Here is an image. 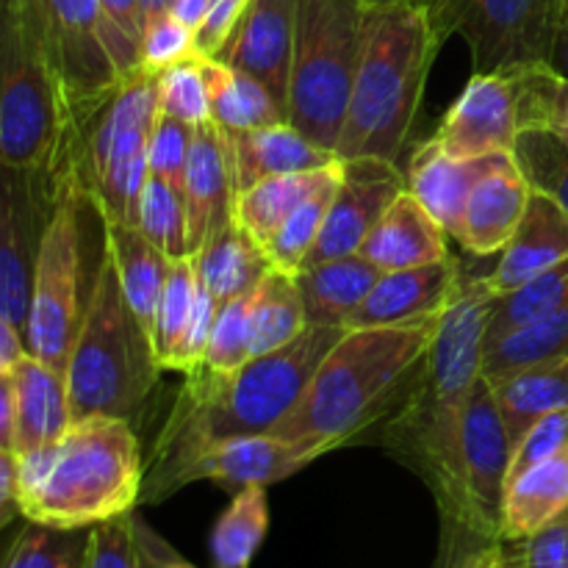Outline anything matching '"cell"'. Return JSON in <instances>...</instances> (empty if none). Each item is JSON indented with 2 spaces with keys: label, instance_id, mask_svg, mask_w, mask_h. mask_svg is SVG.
<instances>
[{
  "label": "cell",
  "instance_id": "cell-59",
  "mask_svg": "<svg viewBox=\"0 0 568 568\" xmlns=\"http://www.w3.org/2000/svg\"><path fill=\"white\" fill-rule=\"evenodd\" d=\"M547 3H549V11H552L555 20H558V14H560V9L566 6V0H547Z\"/></svg>",
  "mask_w": 568,
  "mask_h": 568
},
{
  "label": "cell",
  "instance_id": "cell-56",
  "mask_svg": "<svg viewBox=\"0 0 568 568\" xmlns=\"http://www.w3.org/2000/svg\"><path fill=\"white\" fill-rule=\"evenodd\" d=\"M170 14H175L183 26H189L194 33H197V28L203 26L205 14H209V0H172Z\"/></svg>",
  "mask_w": 568,
  "mask_h": 568
},
{
  "label": "cell",
  "instance_id": "cell-16",
  "mask_svg": "<svg viewBox=\"0 0 568 568\" xmlns=\"http://www.w3.org/2000/svg\"><path fill=\"white\" fill-rule=\"evenodd\" d=\"M233 155L227 133L216 122L194 125L189 150L186 175H183V205H186L189 255L197 253L225 222L233 220Z\"/></svg>",
  "mask_w": 568,
  "mask_h": 568
},
{
  "label": "cell",
  "instance_id": "cell-21",
  "mask_svg": "<svg viewBox=\"0 0 568 568\" xmlns=\"http://www.w3.org/2000/svg\"><path fill=\"white\" fill-rule=\"evenodd\" d=\"M499 155L503 153L486 155V159H453L430 136L410 155L408 172H405L408 192L430 211L433 220L447 231V236L458 242L466 200Z\"/></svg>",
  "mask_w": 568,
  "mask_h": 568
},
{
  "label": "cell",
  "instance_id": "cell-44",
  "mask_svg": "<svg viewBox=\"0 0 568 568\" xmlns=\"http://www.w3.org/2000/svg\"><path fill=\"white\" fill-rule=\"evenodd\" d=\"M194 125L175 120L170 114L155 116L148 142V172L159 181L170 183L183 194V175H186L189 150H192Z\"/></svg>",
  "mask_w": 568,
  "mask_h": 568
},
{
  "label": "cell",
  "instance_id": "cell-46",
  "mask_svg": "<svg viewBox=\"0 0 568 568\" xmlns=\"http://www.w3.org/2000/svg\"><path fill=\"white\" fill-rule=\"evenodd\" d=\"M566 447H568V410H560V414H549L544 416V419H538L536 425H532L530 430L516 442L514 455H510V466H508V483L516 480V477H519L521 471L530 469V466L564 453Z\"/></svg>",
  "mask_w": 568,
  "mask_h": 568
},
{
  "label": "cell",
  "instance_id": "cell-48",
  "mask_svg": "<svg viewBox=\"0 0 568 568\" xmlns=\"http://www.w3.org/2000/svg\"><path fill=\"white\" fill-rule=\"evenodd\" d=\"M516 568H568V516L519 544Z\"/></svg>",
  "mask_w": 568,
  "mask_h": 568
},
{
  "label": "cell",
  "instance_id": "cell-1",
  "mask_svg": "<svg viewBox=\"0 0 568 568\" xmlns=\"http://www.w3.org/2000/svg\"><path fill=\"white\" fill-rule=\"evenodd\" d=\"M344 333L347 327H305L286 347L255 355L242 369L197 366L186 375L144 471L142 503L172 497L183 469L214 444L270 433L297 405L316 366Z\"/></svg>",
  "mask_w": 568,
  "mask_h": 568
},
{
  "label": "cell",
  "instance_id": "cell-27",
  "mask_svg": "<svg viewBox=\"0 0 568 568\" xmlns=\"http://www.w3.org/2000/svg\"><path fill=\"white\" fill-rule=\"evenodd\" d=\"M200 283L214 294L220 305L255 292L272 261L266 250L247 233V227L233 216L220 227L197 253L192 255Z\"/></svg>",
  "mask_w": 568,
  "mask_h": 568
},
{
  "label": "cell",
  "instance_id": "cell-17",
  "mask_svg": "<svg viewBox=\"0 0 568 568\" xmlns=\"http://www.w3.org/2000/svg\"><path fill=\"white\" fill-rule=\"evenodd\" d=\"M460 277H464V272L453 255L436 261V264L381 272L364 303L349 316L347 331L408 325V322L442 314L455 288H458Z\"/></svg>",
  "mask_w": 568,
  "mask_h": 568
},
{
  "label": "cell",
  "instance_id": "cell-6",
  "mask_svg": "<svg viewBox=\"0 0 568 568\" xmlns=\"http://www.w3.org/2000/svg\"><path fill=\"white\" fill-rule=\"evenodd\" d=\"M75 125L31 17L0 6V161L61 181Z\"/></svg>",
  "mask_w": 568,
  "mask_h": 568
},
{
  "label": "cell",
  "instance_id": "cell-33",
  "mask_svg": "<svg viewBox=\"0 0 568 568\" xmlns=\"http://www.w3.org/2000/svg\"><path fill=\"white\" fill-rule=\"evenodd\" d=\"M270 532L266 486H244L233 494L211 530L209 552L214 568H250Z\"/></svg>",
  "mask_w": 568,
  "mask_h": 568
},
{
  "label": "cell",
  "instance_id": "cell-43",
  "mask_svg": "<svg viewBox=\"0 0 568 568\" xmlns=\"http://www.w3.org/2000/svg\"><path fill=\"white\" fill-rule=\"evenodd\" d=\"M100 9H103L105 48L125 81L142 72V0H100Z\"/></svg>",
  "mask_w": 568,
  "mask_h": 568
},
{
  "label": "cell",
  "instance_id": "cell-18",
  "mask_svg": "<svg viewBox=\"0 0 568 568\" xmlns=\"http://www.w3.org/2000/svg\"><path fill=\"white\" fill-rule=\"evenodd\" d=\"M308 464H314V460L303 449L283 442V438L270 436V433L227 438V442H220L200 453L183 469L178 491L200 480L220 483L233 491L244 486H272V483L297 475Z\"/></svg>",
  "mask_w": 568,
  "mask_h": 568
},
{
  "label": "cell",
  "instance_id": "cell-60",
  "mask_svg": "<svg viewBox=\"0 0 568 568\" xmlns=\"http://www.w3.org/2000/svg\"><path fill=\"white\" fill-rule=\"evenodd\" d=\"M364 6H386V3H403V0H361Z\"/></svg>",
  "mask_w": 568,
  "mask_h": 568
},
{
  "label": "cell",
  "instance_id": "cell-41",
  "mask_svg": "<svg viewBox=\"0 0 568 568\" xmlns=\"http://www.w3.org/2000/svg\"><path fill=\"white\" fill-rule=\"evenodd\" d=\"M250 297L231 300L216 311L214 327H211L209 349H205L203 366L211 372H236L247 361H253V322H250Z\"/></svg>",
  "mask_w": 568,
  "mask_h": 568
},
{
  "label": "cell",
  "instance_id": "cell-7",
  "mask_svg": "<svg viewBox=\"0 0 568 568\" xmlns=\"http://www.w3.org/2000/svg\"><path fill=\"white\" fill-rule=\"evenodd\" d=\"M364 9L361 0H297L286 122L333 153L358 70Z\"/></svg>",
  "mask_w": 568,
  "mask_h": 568
},
{
  "label": "cell",
  "instance_id": "cell-49",
  "mask_svg": "<svg viewBox=\"0 0 568 568\" xmlns=\"http://www.w3.org/2000/svg\"><path fill=\"white\" fill-rule=\"evenodd\" d=\"M250 0H209V14L197 28V53L216 55L231 39L233 28L239 26L242 14L247 11Z\"/></svg>",
  "mask_w": 568,
  "mask_h": 568
},
{
  "label": "cell",
  "instance_id": "cell-64",
  "mask_svg": "<svg viewBox=\"0 0 568 568\" xmlns=\"http://www.w3.org/2000/svg\"><path fill=\"white\" fill-rule=\"evenodd\" d=\"M566 516H568V514H566Z\"/></svg>",
  "mask_w": 568,
  "mask_h": 568
},
{
  "label": "cell",
  "instance_id": "cell-10",
  "mask_svg": "<svg viewBox=\"0 0 568 568\" xmlns=\"http://www.w3.org/2000/svg\"><path fill=\"white\" fill-rule=\"evenodd\" d=\"M22 9L42 39L78 133L122 83L105 48L100 0H22Z\"/></svg>",
  "mask_w": 568,
  "mask_h": 568
},
{
  "label": "cell",
  "instance_id": "cell-34",
  "mask_svg": "<svg viewBox=\"0 0 568 568\" xmlns=\"http://www.w3.org/2000/svg\"><path fill=\"white\" fill-rule=\"evenodd\" d=\"M250 322H253V358L286 347L308 327L294 275L275 266L266 272L250 297Z\"/></svg>",
  "mask_w": 568,
  "mask_h": 568
},
{
  "label": "cell",
  "instance_id": "cell-36",
  "mask_svg": "<svg viewBox=\"0 0 568 568\" xmlns=\"http://www.w3.org/2000/svg\"><path fill=\"white\" fill-rule=\"evenodd\" d=\"M568 300V258L560 261L558 266L547 270L544 275L532 277L525 286L514 288L508 294H499L494 303L491 316H488L486 342L488 338L505 336L508 331H516L521 325L541 320L552 314ZM483 342V344H486Z\"/></svg>",
  "mask_w": 568,
  "mask_h": 568
},
{
  "label": "cell",
  "instance_id": "cell-11",
  "mask_svg": "<svg viewBox=\"0 0 568 568\" xmlns=\"http://www.w3.org/2000/svg\"><path fill=\"white\" fill-rule=\"evenodd\" d=\"M59 181L0 161V314L26 331L33 266L53 211Z\"/></svg>",
  "mask_w": 568,
  "mask_h": 568
},
{
  "label": "cell",
  "instance_id": "cell-4",
  "mask_svg": "<svg viewBox=\"0 0 568 568\" xmlns=\"http://www.w3.org/2000/svg\"><path fill=\"white\" fill-rule=\"evenodd\" d=\"M144 460L128 419L72 422L48 447L17 455L22 519L81 530L133 514L142 499Z\"/></svg>",
  "mask_w": 568,
  "mask_h": 568
},
{
  "label": "cell",
  "instance_id": "cell-45",
  "mask_svg": "<svg viewBox=\"0 0 568 568\" xmlns=\"http://www.w3.org/2000/svg\"><path fill=\"white\" fill-rule=\"evenodd\" d=\"M197 53V33L183 26L175 14H161L159 20L144 28L142 39V70L159 75L161 70L181 61L194 59Z\"/></svg>",
  "mask_w": 568,
  "mask_h": 568
},
{
  "label": "cell",
  "instance_id": "cell-52",
  "mask_svg": "<svg viewBox=\"0 0 568 568\" xmlns=\"http://www.w3.org/2000/svg\"><path fill=\"white\" fill-rule=\"evenodd\" d=\"M26 353V333L9 316L0 314V381L11 377V372L17 369V364H20Z\"/></svg>",
  "mask_w": 568,
  "mask_h": 568
},
{
  "label": "cell",
  "instance_id": "cell-32",
  "mask_svg": "<svg viewBox=\"0 0 568 568\" xmlns=\"http://www.w3.org/2000/svg\"><path fill=\"white\" fill-rule=\"evenodd\" d=\"M568 358V300L552 314L483 344V377Z\"/></svg>",
  "mask_w": 568,
  "mask_h": 568
},
{
  "label": "cell",
  "instance_id": "cell-63",
  "mask_svg": "<svg viewBox=\"0 0 568 568\" xmlns=\"http://www.w3.org/2000/svg\"><path fill=\"white\" fill-rule=\"evenodd\" d=\"M566 3H568V0H566Z\"/></svg>",
  "mask_w": 568,
  "mask_h": 568
},
{
  "label": "cell",
  "instance_id": "cell-12",
  "mask_svg": "<svg viewBox=\"0 0 568 568\" xmlns=\"http://www.w3.org/2000/svg\"><path fill=\"white\" fill-rule=\"evenodd\" d=\"M444 31L460 33L475 72L536 64L547 59L555 17L547 0H449L436 3Z\"/></svg>",
  "mask_w": 568,
  "mask_h": 568
},
{
  "label": "cell",
  "instance_id": "cell-38",
  "mask_svg": "<svg viewBox=\"0 0 568 568\" xmlns=\"http://www.w3.org/2000/svg\"><path fill=\"white\" fill-rule=\"evenodd\" d=\"M197 292L200 277L197 270H194L192 255L170 261V272H166L153 331V349L161 369H170L172 361H175L178 347H181L183 336L189 331V322H192L194 305H197Z\"/></svg>",
  "mask_w": 568,
  "mask_h": 568
},
{
  "label": "cell",
  "instance_id": "cell-29",
  "mask_svg": "<svg viewBox=\"0 0 568 568\" xmlns=\"http://www.w3.org/2000/svg\"><path fill=\"white\" fill-rule=\"evenodd\" d=\"M105 227V253L114 261L116 277H120L122 294L144 331L153 338L155 314H159L161 292H164L170 261L136 225H120V222H103Z\"/></svg>",
  "mask_w": 568,
  "mask_h": 568
},
{
  "label": "cell",
  "instance_id": "cell-14",
  "mask_svg": "<svg viewBox=\"0 0 568 568\" xmlns=\"http://www.w3.org/2000/svg\"><path fill=\"white\" fill-rule=\"evenodd\" d=\"M521 131V92L516 67L475 72L433 133L453 159L510 153Z\"/></svg>",
  "mask_w": 568,
  "mask_h": 568
},
{
  "label": "cell",
  "instance_id": "cell-25",
  "mask_svg": "<svg viewBox=\"0 0 568 568\" xmlns=\"http://www.w3.org/2000/svg\"><path fill=\"white\" fill-rule=\"evenodd\" d=\"M568 514V447L508 483L499 541L521 544Z\"/></svg>",
  "mask_w": 568,
  "mask_h": 568
},
{
  "label": "cell",
  "instance_id": "cell-42",
  "mask_svg": "<svg viewBox=\"0 0 568 568\" xmlns=\"http://www.w3.org/2000/svg\"><path fill=\"white\" fill-rule=\"evenodd\" d=\"M155 94H159V111L175 120L200 125L211 120L209 89H205L200 55L172 64L155 75Z\"/></svg>",
  "mask_w": 568,
  "mask_h": 568
},
{
  "label": "cell",
  "instance_id": "cell-37",
  "mask_svg": "<svg viewBox=\"0 0 568 568\" xmlns=\"http://www.w3.org/2000/svg\"><path fill=\"white\" fill-rule=\"evenodd\" d=\"M510 155L530 192L547 194L568 214V144L564 139L549 128H525Z\"/></svg>",
  "mask_w": 568,
  "mask_h": 568
},
{
  "label": "cell",
  "instance_id": "cell-5",
  "mask_svg": "<svg viewBox=\"0 0 568 568\" xmlns=\"http://www.w3.org/2000/svg\"><path fill=\"white\" fill-rule=\"evenodd\" d=\"M161 372L153 338L128 305L114 261L103 253L64 369L72 422L92 416L131 422Z\"/></svg>",
  "mask_w": 568,
  "mask_h": 568
},
{
  "label": "cell",
  "instance_id": "cell-47",
  "mask_svg": "<svg viewBox=\"0 0 568 568\" xmlns=\"http://www.w3.org/2000/svg\"><path fill=\"white\" fill-rule=\"evenodd\" d=\"M87 568H136L133 549V514L100 521L89 538Z\"/></svg>",
  "mask_w": 568,
  "mask_h": 568
},
{
  "label": "cell",
  "instance_id": "cell-39",
  "mask_svg": "<svg viewBox=\"0 0 568 568\" xmlns=\"http://www.w3.org/2000/svg\"><path fill=\"white\" fill-rule=\"evenodd\" d=\"M342 178L327 186H322L320 192L311 194L305 203H300L292 214L286 216L281 227L275 231V236L266 242V255H270L272 266L281 272H288V275H297L303 270L305 258L314 250L316 239H320L322 225H325L327 209L333 203V194H336Z\"/></svg>",
  "mask_w": 568,
  "mask_h": 568
},
{
  "label": "cell",
  "instance_id": "cell-54",
  "mask_svg": "<svg viewBox=\"0 0 568 568\" xmlns=\"http://www.w3.org/2000/svg\"><path fill=\"white\" fill-rule=\"evenodd\" d=\"M14 386H11V377H3V381H0V449H11V453H14Z\"/></svg>",
  "mask_w": 568,
  "mask_h": 568
},
{
  "label": "cell",
  "instance_id": "cell-3",
  "mask_svg": "<svg viewBox=\"0 0 568 568\" xmlns=\"http://www.w3.org/2000/svg\"><path fill=\"white\" fill-rule=\"evenodd\" d=\"M447 31L433 0L366 6L358 70L336 144L338 159H399Z\"/></svg>",
  "mask_w": 568,
  "mask_h": 568
},
{
  "label": "cell",
  "instance_id": "cell-22",
  "mask_svg": "<svg viewBox=\"0 0 568 568\" xmlns=\"http://www.w3.org/2000/svg\"><path fill=\"white\" fill-rule=\"evenodd\" d=\"M447 231L433 220L430 211L405 189L386 209L358 255L381 272L410 270L449 258Z\"/></svg>",
  "mask_w": 568,
  "mask_h": 568
},
{
  "label": "cell",
  "instance_id": "cell-15",
  "mask_svg": "<svg viewBox=\"0 0 568 568\" xmlns=\"http://www.w3.org/2000/svg\"><path fill=\"white\" fill-rule=\"evenodd\" d=\"M294 26H297V0H250L231 39L214 59L253 75L286 109Z\"/></svg>",
  "mask_w": 568,
  "mask_h": 568
},
{
  "label": "cell",
  "instance_id": "cell-28",
  "mask_svg": "<svg viewBox=\"0 0 568 568\" xmlns=\"http://www.w3.org/2000/svg\"><path fill=\"white\" fill-rule=\"evenodd\" d=\"M486 381L491 383L499 416L514 447L538 419L568 410V358L525 366Z\"/></svg>",
  "mask_w": 568,
  "mask_h": 568
},
{
  "label": "cell",
  "instance_id": "cell-58",
  "mask_svg": "<svg viewBox=\"0 0 568 568\" xmlns=\"http://www.w3.org/2000/svg\"><path fill=\"white\" fill-rule=\"evenodd\" d=\"M172 6V0H142V17H144V28L150 26L153 20H159L161 14H166Z\"/></svg>",
  "mask_w": 568,
  "mask_h": 568
},
{
  "label": "cell",
  "instance_id": "cell-30",
  "mask_svg": "<svg viewBox=\"0 0 568 568\" xmlns=\"http://www.w3.org/2000/svg\"><path fill=\"white\" fill-rule=\"evenodd\" d=\"M200 70L209 89L211 122H216L225 133L255 131V128L286 122V109L253 75L233 70L214 55H200Z\"/></svg>",
  "mask_w": 568,
  "mask_h": 568
},
{
  "label": "cell",
  "instance_id": "cell-8",
  "mask_svg": "<svg viewBox=\"0 0 568 568\" xmlns=\"http://www.w3.org/2000/svg\"><path fill=\"white\" fill-rule=\"evenodd\" d=\"M159 116L155 75L136 72L75 133L72 164L103 222L136 225L139 194L148 181V142Z\"/></svg>",
  "mask_w": 568,
  "mask_h": 568
},
{
  "label": "cell",
  "instance_id": "cell-55",
  "mask_svg": "<svg viewBox=\"0 0 568 568\" xmlns=\"http://www.w3.org/2000/svg\"><path fill=\"white\" fill-rule=\"evenodd\" d=\"M547 128L558 133L568 144V81H564V78H558V83H555L552 100H549Z\"/></svg>",
  "mask_w": 568,
  "mask_h": 568
},
{
  "label": "cell",
  "instance_id": "cell-35",
  "mask_svg": "<svg viewBox=\"0 0 568 568\" xmlns=\"http://www.w3.org/2000/svg\"><path fill=\"white\" fill-rule=\"evenodd\" d=\"M92 527H64L28 521L0 555V568H87Z\"/></svg>",
  "mask_w": 568,
  "mask_h": 568
},
{
  "label": "cell",
  "instance_id": "cell-26",
  "mask_svg": "<svg viewBox=\"0 0 568 568\" xmlns=\"http://www.w3.org/2000/svg\"><path fill=\"white\" fill-rule=\"evenodd\" d=\"M377 277L381 270L358 253L300 270L294 281L303 297L308 327H347L349 316L364 303Z\"/></svg>",
  "mask_w": 568,
  "mask_h": 568
},
{
  "label": "cell",
  "instance_id": "cell-61",
  "mask_svg": "<svg viewBox=\"0 0 568 568\" xmlns=\"http://www.w3.org/2000/svg\"><path fill=\"white\" fill-rule=\"evenodd\" d=\"M0 6H11V9H20L22 0H0Z\"/></svg>",
  "mask_w": 568,
  "mask_h": 568
},
{
  "label": "cell",
  "instance_id": "cell-40",
  "mask_svg": "<svg viewBox=\"0 0 568 568\" xmlns=\"http://www.w3.org/2000/svg\"><path fill=\"white\" fill-rule=\"evenodd\" d=\"M136 227L166 258L175 261L189 255L186 205H183V194L170 183L148 175L142 194H139Z\"/></svg>",
  "mask_w": 568,
  "mask_h": 568
},
{
  "label": "cell",
  "instance_id": "cell-9",
  "mask_svg": "<svg viewBox=\"0 0 568 568\" xmlns=\"http://www.w3.org/2000/svg\"><path fill=\"white\" fill-rule=\"evenodd\" d=\"M89 203L72 170L59 181L53 211L33 266L31 305L26 320V347L33 358L64 372L83 308V205Z\"/></svg>",
  "mask_w": 568,
  "mask_h": 568
},
{
  "label": "cell",
  "instance_id": "cell-24",
  "mask_svg": "<svg viewBox=\"0 0 568 568\" xmlns=\"http://www.w3.org/2000/svg\"><path fill=\"white\" fill-rule=\"evenodd\" d=\"M227 142H231L236 194L266 181V178L320 170V166L338 159L333 150L314 144L303 133L294 131L288 122L255 128V131L227 133Z\"/></svg>",
  "mask_w": 568,
  "mask_h": 568
},
{
  "label": "cell",
  "instance_id": "cell-31",
  "mask_svg": "<svg viewBox=\"0 0 568 568\" xmlns=\"http://www.w3.org/2000/svg\"><path fill=\"white\" fill-rule=\"evenodd\" d=\"M342 178V159L308 172H292V175L266 178L255 186L244 189L233 200V216L247 227L250 236L266 247L277 227L286 222V216L297 209L300 203L320 192L327 183Z\"/></svg>",
  "mask_w": 568,
  "mask_h": 568
},
{
  "label": "cell",
  "instance_id": "cell-23",
  "mask_svg": "<svg viewBox=\"0 0 568 568\" xmlns=\"http://www.w3.org/2000/svg\"><path fill=\"white\" fill-rule=\"evenodd\" d=\"M11 386H14L17 416L14 455L59 442L72 425L64 372L26 353L11 372Z\"/></svg>",
  "mask_w": 568,
  "mask_h": 568
},
{
  "label": "cell",
  "instance_id": "cell-53",
  "mask_svg": "<svg viewBox=\"0 0 568 568\" xmlns=\"http://www.w3.org/2000/svg\"><path fill=\"white\" fill-rule=\"evenodd\" d=\"M544 61H547V67L555 75L568 81V3L560 9L558 20H555L552 39H549L547 59Z\"/></svg>",
  "mask_w": 568,
  "mask_h": 568
},
{
  "label": "cell",
  "instance_id": "cell-13",
  "mask_svg": "<svg viewBox=\"0 0 568 568\" xmlns=\"http://www.w3.org/2000/svg\"><path fill=\"white\" fill-rule=\"evenodd\" d=\"M405 189H408V181H405V172H399L397 161L381 159V155L342 159V183L333 194L325 225L303 270L358 253L372 227L381 222L388 205Z\"/></svg>",
  "mask_w": 568,
  "mask_h": 568
},
{
  "label": "cell",
  "instance_id": "cell-2",
  "mask_svg": "<svg viewBox=\"0 0 568 568\" xmlns=\"http://www.w3.org/2000/svg\"><path fill=\"white\" fill-rule=\"evenodd\" d=\"M442 314L392 327L347 331L322 358L303 397L270 430L311 460L369 430L416 375Z\"/></svg>",
  "mask_w": 568,
  "mask_h": 568
},
{
  "label": "cell",
  "instance_id": "cell-19",
  "mask_svg": "<svg viewBox=\"0 0 568 568\" xmlns=\"http://www.w3.org/2000/svg\"><path fill=\"white\" fill-rule=\"evenodd\" d=\"M568 258V214L547 194L530 192L514 236L486 275L497 294H508Z\"/></svg>",
  "mask_w": 568,
  "mask_h": 568
},
{
  "label": "cell",
  "instance_id": "cell-51",
  "mask_svg": "<svg viewBox=\"0 0 568 568\" xmlns=\"http://www.w3.org/2000/svg\"><path fill=\"white\" fill-rule=\"evenodd\" d=\"M20 514V494H17V455L0 449V532Z\"/></svg>",
  "mask_w": 568,
  "mask_h": 568
},
{
  "label": "cell",
  "instance_id": "cell-20",
  "mask_svg": "<svg viewBox=\"0 0 568 568\" xmlns=\"http://www.w3.org/2000/svg\"><path fill=\"white\" fill-rule=\"evenodd\" d=\"M530 186L521 178L514 155L503 153L491 170L475 183L466 200L458 244L471 255L503 253L525 214Z\"/></svg>",
  "mask_w": 568,
  "mask_h": 568
},
{
  "label": "cell",
  "instance_id": "cell-62",
  "mask_svg": "<svg viewBox=\"0 0 568 568\" xmlns=\"http://www.w3.org/2000/svg\"><path fill=\"white\" fill-rule=\"evenodd\" d=\"M433 3H449V0H433Z\"/></svg>",
  "mask_w": 568,
  "mask_h": 568
},
{
  "label": "cell",
  "instance_id": "cell-50",
  "mask_svg": "<svg viewBox=\"0 0 568 568\" xmlns=\"http://www.w3.org/2000/svg\"><path fill=\"white\" fill-rule=\"evenodd\" d=\"M133 549H136V568H197L175 552L136 510H133Z\"/></svg>",
  "mask_w": 568,
  "mask_h": 568
},
{
  "label": "cell",
  "instance_id": "cell-57",
  "mask_svg": "<svg viewBox=\"0 0 568 568\" xmlns=\"http://www.w3.org/2000/svg\"><path fill=\"white\" fill-rule=\"evenodd\" d=\"M464 568H510L508 555H505V544H491L483 552H477Z\"/></svg>",
  "mask_w": 568,
  "mask_h": 568
}]
</instances>
